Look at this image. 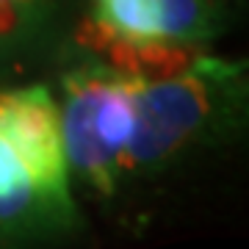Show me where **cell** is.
<instances>
[{
  "instance_id": "cell-1",
  "label": "cell",
  "mask_w": 249,
  "mask_h": 249,
  "mask_svg": "<svg viewBox=\"0 0 249 249\" xmlns=\"http://www.w3.org/2000/svg\"><path fill=\"white\" fill-rule=\"evenodd\" d=\"M70 178L55 94L42 83L0 89V232L39 235L75 224Z\"/></svg>"
},
{
  "instance_id": "cell-2",
  "label": "cell",
  "mask_w": 249,
  "mask_h": 249,
  "mask_svg": "<svg viewBox=\"0 0 249 249\" xmlns=\"http://www.w3.org/2000/svg\"><path fill=\"white\" fill-rule=\"evenodd\" d=\"M244 111V61L205 53L178 78L133 80V139L127 147L124 175L166 166L188 147L238 127Z\"/></svg>"
},
{
  "instance_id": "cell-3",
  "label": "cell",
  "mask_w": 249,
  "mask_h": 249,
  "mask_svg": "<svg viewBox=\"0 0 249 249\" xmlns=\"http://www.w3.org/2000/svg\"><path fill=\"white\" fill-rule=\"evenodd\" d=\"M61 136L70 175L100 194H111L127 175L133 139V80L83 58L61 75Z\"/></svg>"
},
{
  "instance_id": "cell-4",
  "label": "cell",
  "mask_w": 249,
  "mask_h": 249,
  "mask_svg": "<svg viewBox=\"0 0 249 249\" xmlns=\"http://www.w3.org/2000/svg\"><path fill=\"white\" fill-rule=\"evenodd\" d=\"M75 42L111 39L127 45L208 50L230 22V0H86Z\"/></svg>"
},
{
  "instance_id": "cell-5",
  "label": "cell",
  "mask_w": 249,
  "mask_h": 249,
  "mask_svg": "<svg viewBox=\"0 0 249 249\" xmlns=\"http://www.w3.org/2000/svg\"><path fill=\"white\" fill-rule=\"evenodd\" d=\"M64 0H0V58H14L42 45Z\"/></svg>"
}]
</instances>
